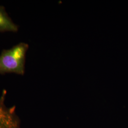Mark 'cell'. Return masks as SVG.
Wrapping results in <instances>:
<instances>
[{"label": "cell", "instance_id": "6da1fadb", "mask_svg": "<svg viewBox=\"0 0 128 128\" xmlns=\"http://www.w3.org/2000/svg\"><path fill=\"white\" fill-rule=\"evenodd\" d=\"M28 45L21 42L9 50H4L0 55V74L14 73L23 75Z\"/></svg>", "mask_w": 128, "mask_h": 128}, {"label": "cell", "instance_id": "7a4b0ae2", "mask_svg": "<svg viewBox=\"0 0 128 128\" xmlns=\"http://www.w3.org/2000/svg\"><path fill=\"white\" fill-rule=\"evenodd\" d=\"M6 94L7 92L4 90L0 95V128H22L16 106L6 105Z\"/></svg>", "mask_w": 128, "mask_h": 128}, {"label": "cell", "instance_id": "3957f363", "mask_svg": "<svg viewBox=\"0 0 128 128\" xmlns=\"http://www.w3.org/2000/svg\"><path fill=\"white\" fill-rule=\"evenodd\" d=\"M18 30V26L10 18L4 7L0 5V32H15Z\"/></svg>", "mask_w": 128, "mask_h": 128}]
</instances>
